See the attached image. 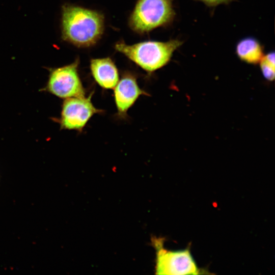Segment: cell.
I'll return each instance as SVG.
<instances>
[{
  "label": "cell",
  "mask_w": 275,
  "mask_h": 275,
  "mask_svg": "<svg viewBox=\"0 0 275 275\" xmlns=\"http://www.w3.org/2000/svg\"><path fill=\"white\" fill-rule=\"evenodd\" d=\"M104 17L98 11L66 5L62 11V36L64 40L78 47L94 44L101 37Z\"/></svg>",
  "instance_id": "obj_1"
},
{
  "label": "cell",
  "mask_w": 275,
  "mask_h": 275,
  "mask_svg": "<svg viewBox=\"0 0 275 275\" xmlns=\"http://www.w3.org/2000/svg\"><path fill=\"white\" fill-rule=\"evenodd\" d=\"M182 44L178 39L148 41L132 45L119 42L115 48L147 72H152L165 66Z\"/></svg>",
  "instance_id": "obj_2"
},
{
  "label": "cell",
  "mask_w": 275,
  "mask_h": 275,
  "mask_svg": "<svg viewBox=\"0 0 275 275\" xmlns=\"http://www.w3.org/2000/svg\"><path fill=\"white\" fill-rule=\"evenodd\" d=\"M174 16L172 0H138L129 24L136 32L144 33L169 23Z\"/></svg>",
  "instance_id": "obj_3"
},
{
  "label": "cell",
  "mask_w": 275,
  "mask_h": 275,
  "mask_svg": "<svg viewBox=\"0 0 275 275\" xmlns=\"http://www.w3.org/2000/svg\"><path fill=\"white\" fill-rule=\"evenodd\" d=\"M79 59L62 67L50 69L44 90L63 99L86 96L78 73Z\"/></svg>",
  "instance_id": "obj_4"
},
{
  "label": "cell",
  "mask_w": 275,
  "mask_h": 275,
  "mask_svg": "<svg viewBox=\"0 0 275 275\" xmlns=\"http://www.w3.org/2000/svg\"><path fill=\"white\" fill-rule=\"evenodd\" d=\"M156 248V273L157 274H198L200 270L189 249L169 251L162 242L153 241Z\"/></svg>",
  "instance_id": "obj_5"
},
{
  "label": "cell",
  "mask_w": 275,
  "mask_h": 275,
  "mask_svg": "<svg viewBox=\"0 0 275 275\" xmlns=\"http://www.w3.org/2000/svg\"><path fill=\"white\" fill-rule=\"evenodd\" d=\"M92 96L91 93L88 97L65 99L58 120L61 128L81 132L93 116L103 112L94 106L91 101Z\"/></svg>",
  "instance_id": "obj_6"
},
{
  "label": "cell",
  "mask_w": 275,
  "mask_h": 275,
  "mask_svg": "<svg viewBox=\"0 0 275 275\" xmlns=\"http://www.w3.org/2000/svg\"><path fill=\"white\" fill-rule=\"evenodd\" d=\"M114 89L117 115L121 118L127 117L128 110L140 96L148 95L140 88L136 77L129 72L122 75Z\"/></svg>",
  "instance_id": "obj_7"
},
{
  "label": "cell",
  "mask_w": 275,
  "mask_h": 275,
  "mask_svg": "<svg viewBox=\"0 0 275 275\" xmlns=\"http://www.w3.org/2000/svg\"><path fill=\"white\" fill-rule=\"evenodd\" d=\"M90 70L95 81L105 89H114L119 80L116 66L109 58L92 59Z\"/></svg>",
  "instance_id": "obj_8"
},
{
  "label": "cell",
  "mask_w": 275,
  "mask_h": 275,
  "mask_svg": "<svg viewBox=\"0 0 275 275\" xmlns=\"http://www.w3.org/2000/svg\"><path fill=\"white\" fill-rule=\"evenodd\" d=\"M236 53L242 61L252 64L259 63L264 56L262 46L257 40L252 37L239 41L236 47Z\"/></svg>",
  "instance_id": "obj_9"
},
{
  "label": "cell",
  "mask_w": 275,
  "mask_h": 275,
  "mask_svg": "<svg viewBox=\"0 0 275 275\" xmlns=\"http://www.w3.org/2000/svg\"><path fill=\"white\" fill-rule=\"evenodd\" d=\"M274 52H269L264 55L259 62L263 76L269 80L274 78Z\"/></svg>",
  "instance_id": "obj_10"
},
{
  "label": "cell",
  "mask_w": 275,
  "mask_h": 275,
  "mask_svg": "<svg viewBox=\"0 0 275 275\" xmlns=\"http://www.w3.org/2000/svg\"><path fill=\"white\" fill-rule=\"evenodd\" d=\"M204 3L208 6L213 7L220 4H227L232 0H197Z\"/></svg>",
  "instance_id": "obj_11"
}]
</instances>
